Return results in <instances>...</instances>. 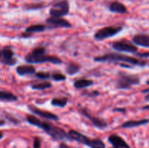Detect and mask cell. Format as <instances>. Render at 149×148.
Returning <instances> with one entry per match:
<instances>
[{"mask_svg":"<svg viewBox=\"0 0 149 148\" xmlns=\"http://www.w3.org/2000/svg\"><path fill=\"white\" fill-rule=\"evenodd\" d=\"M143 93H149V88L146 89H143L142 91Z\"/></svg>","mask_w":149,"mask_h":148,"instance_id":"33","label":"cell"},{"mask_svg":"<svg viewBox=\"0 0 149 148\" xmlns=\"http://www.w3.org/2000/svg\"><path fill=\"white\" fill-rule=\"evenodd\" d=\"M109 10L111 12L115 13H119V14H125L127 13V7L125 4L119 1H113L110 4Z\"/></svg>","mask_w":149,"mask_h":148,"instance_id":"17","label":"cell"},{"mask_svg":"<svg viewBox=\"0 0 149 148\" xmlns=\"http://www.w3.org/2000/svg\"><path fill=\"white\" fill-rule=\"evenodd\" d=\"M70 140H75L77 142L82 143L91 148H105V144L101 139H91L85 135L75 130H70L68 133Z\"/></svg>","mask_w":149,"mask_h":148,"instance_id":"4","label":"cell"},{"mask_svg":"<svg viewBox=\"0 0 149 148\" xmlns=\"http://www.w3.org/2000/svg\"><path fill=\"white\" fill-rule=\"evenodd\" d=\"M0 100L15 102L17 100V97L8 91H0Z\"/></svg>","mask_w":149,"mask_h":148,"instance_id":"20","label":"cell"},{"mask_svg":"<svg viewBox=\"0 0 149 148\" xmlns=\"http://www.w3.org/2000/svg\"><path fill=\"white\" fill-rule=\"evenodd\" d=\"M16 72L20 75H32L36 72V68L31 65H22L17 67Z\"/></svg>","mask_w":149,"mask_h":148,"instance_id":"15","label":"cell"},{"mask_svg":"<svg viewBox=\"0 0 149 148\" xmlns=\"http://www.w3.org/2000/svg\"><path fill=\"white\" fill-rule=\"evenodd\" d=\"M132 41L138 46L149 48V35L146 33H138L133 36Z\"/></svg>","mask_w":149,"mask_h":148,"instance_id":"14","label":"cell"},{"mask_svg":"<svg viewBox=\"0 0 149 148\" xmlns=\"http://www.w3.org/2000/svg\"><path fill=\"white\" fill-rule=\"evenodd\" d=\"M43 7V4H29L26 6V9L27 10H38Z\"/></svg>","mask_w":149,"mask_h":148,"instance_id":"26","label":"cell"},{"mask_svg":"<svg viewBox=\"0 0 149 148\" xmlns=\"http://www.w3.org/2000/svg\"><path fill=\"white\" fill-rule=\"evenodd\" d=\"M147 84H148V85H149V81H147Z\"/></svg>","mask_w":149,"mask_h":148,"instance_id":"38","label":"cell"},{"mask_svg":"<svg viewBox=\"0 0 149 148\" xmlns=\"http://www.w3.org/2000/svg\"><path fill=\"white\" fill-rule=\"evenodd\" d=\"M86 95H89L90 97H95V96L99 95V92L97 91H93L90 94H86Z\"/></svg>","mask_w":149,"mask_h":148,"instance_id":"31","label":"cell"},{"mask_svg":"<svg viewBox=\"0 0 149 148\" xmlns=\"http://www.w3.org/2000/svg\"><path fill=\"white\" fill-rule=\"evenodd\" d=\"M46 23L47 24V27L49 28H69L71 27L70 22L64 19L63 17H54V16L48 17L46 20Z\"/></svg>","mask_w":149,"mask_h":148,"instance_id":"10","label":"cell"},{"mask_svg":"<svg viewBox=\"0 0 149 148\" xmlns=\"http://www.w3.org/2000/svg\"><path fill=\"white\" fill-rule=\"evenodd\" d=\"M46 26L43 24H36L32 25V26H29L26 29V33H29L31 34L32 33H39V32L45 31L46 29Z\"/></svg>","mask_w":149,"mask_h":148,"instance_id":"21","label":"cell"},{"mask_svg":"<svg viewBox=\"0 0 149 148\" xmlns=\"http://www.w3.org/2000/svg\"><path fill=\"white\" fill-rule=\"evenodd\" d=\"M113 110L114 112H120V113H125L126 112V109L123 108V107H115Z\"/></svg>","mask_w":149,"mask_h":148,"instance_id":"29","label":"cell"},{"mask_svg":"<svg viewBox=\"0 0 149 148\" xmlns=\"http://www.w3.org/2000/svg\"><path fill=\"white\" fill-rule=\"evenodd\" d=\"M29 110L33 114L41 116V117L44 118L48 119V120H58L59 118L58 115H56L54 113H51V112L46 111V110H42L41 109L38 108L36 106L32 105V104H29L28 105Z\"/></svg>","mask_w":149,"mask_h":148,"instance_id":"12","label":"cell"},{"mask_svg":"<svg viewBox=\"0 0 149 148\" xmlns=\"http://www.w3.org/2000/svg\"><path fill=\"white\" fill-rule=\"evenodd\" d=\"M80 69H81V67L77 62H71L68 63V65H66V68H65V71H66L67 74L70 75H74L75 74H77V73L79 72Z\"/></svg>","mask_w":149,"mask_h":148,"instance_id":"19","label":"cell"},{"mask_svg":"<svg viewBox=\"0 0 149 148\" xmlns=\"http://www.w3.org/2000/svg\"><path fill=\"white\" fill-rule=\"evenodd\" d=\"M112 47L114 50L122 52L136 53L138 51V47L134 44L125 39L114 41L112 44Z\"/></svg>","mask_w":149,"mask_h":148,"instance_id":"9","label":"cell"},{"mask_svg":"<svg viewBox=\"0 0 149 148\" xmlns=\"http://www.w3.org/2000/svg\"><path fill=\"white\" fill-rule=\"evenodd\" d=\"M145 100H146V101L149 102V94H147V95L146 96V97H145Z\"/></svg>","mask_w":149,"mask_h":148,"instance_id":"35","label":"cell"},{"mask_svg":"<svg viewBox=\"0 0 149 148\" xmlns=\"http://www.w3.org/2000/svg\"><path fill=\"white\" fill-rule=\"evenodd\" d=\"M141 83V79L137 75L119 72L116 81V88L119 89H130L133 85H138Z\"/></svg>","mask_w":149,"mask_h":148,"instance_id":"5","label":"cell"},{"mask_svg":"<svg viewBox=\"0 0 149 148\" xmlns=\"http://www.w3.org/2000/svg\"><path fill=\"white\" fill-rule=\"evenodd\" d=\"M111 148H115V147H111Z\"/></svg>","mask_w":149,"mask_h":148,"instance_id":"39","label":"cell"},{"mask_svg":"<svg viewBox=\"0 0 149 148\" xmlns=\"http://www.w3.org/2000/svg\"><path fill=\"white\" fill-rule=\"evenodd\" d=\"M25 60L31 64L50 62L52 64H61L63 61L56 56H52L46 54V49L44 46H37L28 54L25 57Z\"/></svg>","mask_w":149,"mask_h":148,"instance_id":"2","label":"cell"},{"mask_svg":"<svg viewBox=\"0 0 149 148\" xmlns=\"http://www.w3.org/2000/svg\"><path fill=\"white\" fill-rule=\"evenodd\" d=\"M123 28L122 26H106L99 29L95 33V39L97 40H103L108 38L113 37L122 31Z\"/></svg>","mask_w":149,"mask_h":148,"instance_id":"6","label":"cell"},{"mask_svg":"<svg viewBox=\"0 0 149 148\" xmlns=\"http://www.w3.org/2000/svg\"><path fill=\"white\" fill-rule=\"evenodd\" d=\"M15 52L11 46H5L0 49V62L4 65L13 66L17 62V59L15 57Z\"/></svg>","mask_w":149,"mask_h":148,"instance_id":"8","label":"cell"},{"mask_svg":"<svg viewBox=\"0 0 149 148\" xmlns=\"http://www.w3.org/2000/svg\"><path fill=\"white\" fill-rule=\"evenodd\" d=\"M94 60L100 62H124L125 63L129 64L130 65H136L140 67H143L147 65L146 61L119 53H108L100 56H97L94 58Z\"/></svg>","mask_w":149,"mask_h":148,"instance_id":"1","label":"cell"},{"mask_svg":"<svg viewBox=\"0 0 149 148\" xmlns=\"http://www.w3.org/2000/svg\"><path fill=\"white\" fill-rule=\"evenodd\" d=\"M59 148H74V147H71V146H69V145H66V144L64 143V142H62V143L60 144Z\"/></svg>","mask_w":149,"mask_h":148,"instance_id":"30","label":"cell"},{"mask_svg":"<svg viewBox=\"0 0 149 148\" xmlns=\"http://www.w3.org/2000/svg\"><path fill=\"white\" fill-rule=\"evenodd\" d=\"M69 12V4L67 0H61L52 5L49 10V15L54 17H63Z\"/></svg>","mask_w":149,"mask_h":148,"instance_id":"7","label":"cell"},{"mask_svg":"<svg viewBox=\"0 0 149 148\" xmlns=\"http://www.w3.org/2000/svg\"><path fill=\"white\" fill-rule=\"evenodd\" d=\"M41 147V141L39 139V137H35L33 140V148H40Z\"/></svg>","mask_w":149,"mask_h":148,"instance_id":"27","label":"cell"},{"mask_svg":"<svg viewBox=\"0 0 149 148\" xmlns=\"http://www.w3.org/2000/svg\"><path fill=\"white\" fill-rule=\"evenodd\" d=\"M3 136H4V133L2 131H0V139H2Z\"/></svg>","mask_w":149,"mask_h":148,"instance_id":"34","label":"cell"},{"mask_svg":"<svg viewBox=\"0 0 149 148\" xmlns=\"http://www.w3.org/2000/svg\"><path fill=\"white\" fill-rule=\"evenodd\" d=\"M109 142L115 148H130L125 139L117 134H111L109 136Z\"/></svg>","mask_w":149,"mask_h":148,"instance_id":"13","label":"cell"},{"mask_svg":"<svg viewBox=\"0 0 149 148\" xmlns=\"http://www.w3.org/2000/svg\"><path fill=\"white\" fill-rule=\"evenodd\" d=\"M5 124V120L3 119H0V126H2Z\"/></svg>","mask_w":149,"mask_h":148,"instance_id":"32","label":"cell"},{"mask_svg":"<svg viewBox=\"0 0 149 148\" xmlns=\"http://www.w3.org/2000/svg\"><path fill=\"white\" fill-rule=\"evenodd\" d=\"M36 126L45 131L48 135H49L52 139L55 140H70L68 134L64 129L55 126L52 123L47 121H42L39 120Z\"/></svg>","mask_w":149,"mask_h":148,"instance_id":"3","label":"cell"},{"mask_svg":"<svg viewBox=\"0 0 149 148\" xmlns=\"http://www.w3.org/2000/svg\"><path fill=\"white\" fill-rule=\"evenodd\" d=\"M36 78H39V79H48V78H50V74L48 72H43V71H41V72H38L35 74Z\"/></svg>","mask_w":149,"mask_h":148,"instance_id":"25","label":"cell"},{"mask_svg":"<svg viewBox=\"0 0 149 148\" xmlns=\"http://www.w3.org/2000/svg\"><path fill=\"white\" fill-rule=\"evenodd\" d=\"M68 99L66 97H63V98H53L51 101V104L55 107H64L66 106L67 103H68Z\"/></svg>","mask_w":149,"mask_h":148,"instance_id":"23","label":"cell"},{"mask_svg":"<svg viewBox=\"0 0 149 148\" xmlns=\"http://www.w3.org/2000/svg\"><path fill=\"white\" fill-rule=\"evenodd\" d=\"M51 78H52V80L55 81H63L66 79V76H65V74H63L60 72L54 73L51 75Z\"/></svg>","mask_w":149,"mask_h":148,"instance_id":"24","label":"cell"},{"mask_svg":"<svg viewBox=\"0 0 149 148\" xmlns=\"http://www.w3.org/2000/svg\"><path fill=\"white\" fill-rule=\"evenodd\" d=\"M86 1H93V0H86Z\"/></svg>","mask_w":149,"mask_h":148,"instance_id":"37","label":"cell"},{"mask_svg":"<svg viewBox=\"0 0 149 148\" xmlns=\"http://www.w3.org/2000/svg\"><path fill=\"white\" fill-rule=\"evenodd\" d=\"M143 109H144V110H149V105L144 106V107H143Z\"/></svg>","mask_w":149,"mask_h":148,"instance_id":"36","label":"cell"},{"mask_svg":"<svg viewBox=\"0 0 149 148\" xmlns=\"http://www.w3.org/2000/svg\"><path fill=\"white\" fill-rule=\"evenodd\" d=\"M149 123V118L141 119V120H127V121L125 122L122 123L121 126L122 128H134L138 127V126H143V125H146Z\"/></svg>","mask_w":149,"mask_h":148,"instance_id":"16","label":"cell"},{"mask_svg":"<svg viewBox=\"0 0 149 148\" xmlns=\"http://www.w3.org/2000/svg\"><path fill=\"white\" fill-rule=\"evenodd\" d=\"M52 87V84L49 81H42L38 82L31 85V88L35 90H45Z\"/></svg>","mask_w":149,"mask_h":148,"instance_id":"22","label":"cell"},{"mask_svg":"<svg viewBox=\"0 0 149 148\" xmlns=\"http://www.w3.org/2000/svg\"><path fill=\"white\" fill-rule=\"evenodd\" d=\"M94 84L93 80L86 79V78H81L75 81L74 83V86L77 89H84L87 87H90Z\"/></svg>","mask_w":149,"mask_h":148,"instance_id":"18","label":"cell"},{"mask_svg":"<svg viewBox=\"0 0 149 148\" xmlns=\"http://www.w3.org/2000/svg\"><path fill=\"white\" fill-rule=\"evenodd\" d=\"M137 56L141 58H147L149 57V52H141V53H137Z\"/></svg>","mask_w":149,"mask_h":148,"instance_id":"28","label":"cell"},{"mask_svg":"<svg viewBox=\"0 0 149 148\" xmlns=\"http://www.w3.org/2000/svg\"><path fill=\"white\" fill-rule=\"evenodd\" d=\"M79 113L82 115L85 116L86 118L90 119L91 120L92 123L93 124V126H95V127L98 128L100 129H104L107 127V123L106 122V120L99 117H95V116L92 115L86 108H80Z\"/></svg>","mask_w":149,"mask_h":148,"instance_id":"11","label":"cell"}]
</instances>
